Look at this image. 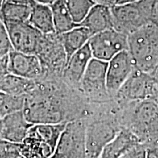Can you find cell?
I'll list each match as a JSON object with an SVG mask.
<instances>
[{
	"mask_svg": "<svg viewBox=\"0 0 158 158\" xmlns=\"http://www.w3.org/2000/svg\"><path fill=\"white\" fill-rule=\"evenodd\" d=\"M128 51L135 68L155 79L158 73V27L153 22L128 35Z\"/></svg>",
	"mask_w": 158,
	"mask_h": 158,
	"instance_id": "1",
	"label": "cell"
},
{
	"mask_svg": "<svg viewBox=\"0 0 158 158\" xmlns=\"http://www.w3.org/2000/svg\"><path fill=\"white\" fill-rule=\"evenodd\" d=\"M156 0H140L126 5H114L111 7L114 29L128 35L143 26L152 22Z\"/></svg>",
	"mask_w": 158,
	"mask_h": 158,
	"instance_id": "2",
	"label": "cell"
},
{
	"mask_svg": "<svg viewBox=\"0 0 158 158\" xmlns=\"http://www.w3.org/2000/svg\"><path fill=\"white\" fill-rule=\"evenodd\" d=\"M86 122L77 118L67 122L61 134L54 158H86Z\"/></svg>",
	"mask_w": 158,
	"mask_h": 158,
	"instance_id": "3",
	"label": "cell"
},
{
	"mask_svg": "<svg viewBox=\"0 0 158 158\" xmlns=\"http://www.w3.org/2000/svg\"><path fill=\"white\" fill-rule=\"evenodd\" d=\"M88 43L93 58L107 62L122 51L128 50L127 35L114 29L92 35Z\"/></svg>",
	"mask_w": 158,
	"mask_h": 158,
	"instance_id": "4",
	"label": "cell"
},
{
	"mask_svg": "<svg viewBox=\"0 0 158 158\" xmlns=\"http://www.w3.org/2000/svg\"><path fill=\"white\" fill-rule=\"evenodd\" d=\"M4 24L13 50L24 54H37L43 35L40 31L33 27L28 21Z\"/></svg>",
	"mask_w": 158,
	"mask_h": 158,
	"instance_id": "5",
	"label": "cell"
},
{
	"mask_svg": "<svg viewBox=\"0 0 158 158\" xmlns=\"http://www.w3.org/2000/svg\"><path fill=\"white\" fill-rule=\"evenodd\" d=\"M129 51H123L108 62L106 89L108 94H116L135 70Z\"/></svg>",
	"mask_w": 158,
	"mask_h": 158,
	"instance_id": "6",
	"label": "cell"
},
{
	"mask_svg": "<svg viewBox=\"0 0 158 158\" xmlns=\"http://www.w3.org/2000/svg\"><path fill=\"white\" fill-rule=\"evenodd\" d=\"M118 132L108 122L102 120L89 123L86 122V158H98L104 147L115 137Z\"/></svg>",
	"mask_w": 158,
	"mask_h": 158,
	"instance_id": "7",
	"label": "cell"
},
{
	"mask_svg": "<svg viewBox=\"0 0 158 158\" xmlns=\"http://www.w3.org/2000/svg\"><path fill=\"white\" fill-rule=\"evenodd\" d=\"M134 128L137 136L158 140V104L149 99L140 101L134 114Z\"/></svg>",
	"mask_w": 158,
	"mask_h": 158,
	"instance_id": "8",
	"label": "cell"
},
{
	"mask_svg": "<svg viewBox=\"0 0 158 158\" xmlns=\"http://www.w3.org/2000/svg\"><path fill=\"white\" fill-rule=\"evenodd\" d=\"M156 80L153 77L135 69L116 94L127 100L142 101L150 99Z\"/></svg>",
	"mask_w": 158,
	"mask_h": 158,
	"instance_id": "9",
	"label": "cell"
},
{
	"mask_svg": "<svg viewBox=\"0 0 158 158\" xmlns=\"http://www.w3.org/2000/svg\"><path fill=\"white\" fill-rule=\"evenodd\" d=\"M10 73L36 81L43 76V68L36 54H29L12 50L8 54Z\"/></svg>",
	"mask_w": 158,
	"mask_h": 158,
	"instance_id": "10",
	"label": "cell"
},
{
	"mask_svg": "<svg viewBox=\"0 0 158 158\" xmlns=\"http://www.w3.org/2000/svg\"><path fill=\"white\" fill-rule=\"evenodd\" d=\"M108 62L92 58L89 63L79 84L87 95L94 97L108 94L106 89V73Z\"/></svg>",
	"mask_w": 158,
	"mask_h": 158,
	"instance_id": "11",
	"label": "cell"
},
{
	"mask_svg": "<svg viewBox=\"0 0 158 158\" xmlns=\"http://www.w3.org/2000/svg\"><path fill=\"white\" fill-rule=\"evenodd\" d=\"M0 138L12 143H21L27 137L32 124L26 118L23 110L14 112L1 118Z\"/></svg>",
	"mask_w": 158,
	"mask_h": 158,
	"instance_id": "12",
	"label": "cell"
},
{
	"mask_svg": "<svg viewBox=\"0 0 158 158\" xmlns=\"http://www.w3.org/2000/svg\"><path fill=\"white\" fill-rule=\"evenodd\" d=\"M141 142L132 130H119L115 137L104 147L98 158H122L130 149Z\"/></svg>",
	"mask_w": 158,
	"mask_h": 158,
	"instance_id": "13",
	"label": "cell"
},
{
	"mask_svg": "<svg viewBox=\"0 0 158 158\" xmlns=\"http://www.w3.org/2000/svg\"><path fill=\"white\" fill-rule=\"evenodd\" d=\"M79 26L87 28L92 35L114 29L111 7L101 4H95Z\"/></svg>",
	"mask_w": 158,
	"mask_h": 158,
	"instance_id": "14",
	"label": "cell"
},
{
	"mask_svg": "<svg viewBox=\"0 0 158 158\" xmlns=\"http://www.w3.org/2000/svg\"><path fill=\"white\" fill-rule=\"evenodd\" d=\"M93 58L87 43L65 62L64 76L73 84H79L90 60Z\"/></svg>",
	"mask_w": 158,
	"mask_h": 158,
	"instance_id": "15",
	"label": "cell"
},
{
	"mask_svg": "<svg viewBox=\"0 0 158 158\" xmlns=\"http://www.w3.org/2000/svg\"><path fill=\"white\" fill-rule=\"evenodd\" d=\"M60 36L65 53L66 62L74 53L89 42L92 35L87 28L78 26L70 31L62 33Z\"/></svg>",
	"mask_w": 158,
	"mask_h": 158,
	"instance_id": "16",
	"label": "cell"
},
{
	"mask_svg": "<svg viewBox=\"0 0 158 158\" xmlns=\"http://www.w3.org/2000/svg\"><path fill=\"white\" fill-rule=\"evenodd\" d=\"M67 122L58 124H32L29 128L27 135L32 136L48 143L56 150L61 134L64 130Z\"/></svg>",
	"mask_w": 158,
	"mask_h": 158,
	"instance_id": "17",
	"label": "cell"
},
{
	"mask_svg": "<svg viewBox=\"0 0 158 158\" xmlns=\"http://www.w3.org/2000/svg\"><path fill=\"white\" fill-rule=\"evenodd\" d=\"M28 22L43 35L55 33L52 11L50 6L37 4L31 8Z\"/></svg>",
	"mask_w": 158,
	"mask_h": 158,
	"instance_id": "18",
	"label": "cell"
},
{
	"mask_svg": "<svg viewBox=\"0 0 158 158\" xmlns=\"http://www.w3.org/2000/svg\"><path fill=\"white\" fill-rule=\"evenodd\" d=\"M36 81L9 73L0 82V91L7 94L26 96L36 88Z\"/></svg>",
	"mask_w": 158,
	"mask_h": 158,
	"instance_id": "19",
	"label": "cell"
},
{
	"mask_svg": "<svg viewBox=\"0 0 158 158\" xmlns=\"http://www.w3.org/2000/svg\"><path fill=\"white\" fill-rule=\"evenodd\" d=\"M19 152L25 158H51L55 150L48 143L32 136L27 135L19 143Z\"/></svg>",
	"mask_w": 158,
	"mask_h": 158,
	"instance_id": "20",
	"label": "cell"
},
{
	"mask_svg": "<svg viewBox=\"0 0 158 158\" xmlns=\"http://www.w3.org/2000/svg\"><path fill=\"white\" fill-rule=\"evenodd\" d=\"M50 7L52 11L55 33L61 35L79 26L73 20L64 0H56Z\"/></svg>",
	"mask_w": 158,
	"mask_h": 158,
	"instance_id": "21",
	"label": "cell"
},
{
	"mask_svg": "<svg viewBox=\"0 0 158 158\" xmlns=\"http://www.w3.org/2000/svg\"><path fill=\"white\" fill-rule=\"evenodd\" d=\"M31 11L28 6L4 1L0 8V19L4 23L27 22Z\"/></svg>",
	"mask_w": 158,
	"mask_h": 158,
	"instance_id": "22",
	"label": "cell"
},
{
	"mask_svg": "<svg viewBox=\"0 0 158 158\" xmlns=\"http://www.w3.org/2000/svg\"><path fill=\"white\" fill-rule=\"evenodd\" d=\"M64 2L73 20L78 25L96 4L93 0H64Z\"/></svg>",
	"mask_w": 158,
	"mask_h": 158,
	"instance_id": "23",
	"label": "cell"
},
{
	"mask_svg": "<svg viewBox=\"0 0 158 158\" xmlns=\"http://www.w3.org/2000/svg\"><path fill=\"white\" fill-rule=\"evenodd\" d=\"M13 50L7 29L4 23L0 19V58L7 56Z\"/></svg>",
	"mask_w": 158,
	"mask_h": 158,
	"instance_id": "24",
	"label": "cell"
},
{
	"mask_svg": "<svg viewBox=\"0 0 158 158\" xmlns=\"http://www.w3.org/2000/svg\"><path fill=\"white\" fill-rule=\"evenodd\" d=\"M122 158H147V144L138 143L124 154Z\"/></svg>",
	"mask_w": 158,
	"mask_h": 158,
	"instance_id": "25",
	"label": "cell"
},
{
	"mask_svg": "<svg viewBox=\"0 0 158 158\" xmlns=\"http://www.w3.org/2000/svg\"><path fill=\"white\" fill-rule=\"evenodd\" d=\"M10 73L8 68V55L0 58V82Z\"/></svg>",
	"mask_w": 158,
	"mask_h": 158,
	"instance_id": "26",
	"label": "cell"
},
{
	"mask_svg": "<svg viewBox=\"0 0 158 158\" xmlns=\"http://www.w3.org/2000/svg\"><path fill=\"white\" fill-rule=\"evenodd\" d=\"M147 158H158V141L147 145Z\"/></svg>",
	"mask_w": 158,
	"mask_h": 158,
	"instance_id": "27",
	"label": "cell"
},
{
	"mask_svg": "<svg viewBox=\"0 0 158 158\" xmlns=\"http://www.w3.org/2000/svg\"><path fill=\"white\" fill-rule=\"evenodd\" d=\"M5 1L10 2L18 4V5H25L28 6V7H34L35 5H37V2L35 0H5Z\"/></svg>",
	"mask_w": 158,
	"mask_h": 158,
	"instance_id": "28",
	"label": "cell"
},
{
	"mask_svg": "<svg viewBox=\"0 0 158 158\" xmlns=\"http://www.w3.org/2000/svg\"><path fill=\"white\" fill-rule=\"evenodd\" d=\"M7 96V94H6L5 92H1V91H0V118H1L2 110L4 105H5Z\"/></svg>",
	"mask_w": 158,
	"mask_h": 158,
	"instance_id": "29",
	"label": "cell"
},
{
	"mask_svg": "<svg viewBox=\"0 0 158 158\" xmlns=\"http://www.w3.org/2000/svg\"><path fill=\"white\" fill-rule=\"evenodd\" d=\"M140 0H116L115 5H126V4H132L137 2Z\"/></svg>",
	"mask_w": 158,
	"mask_h": 158,
	"instance_id": "30",
	"label": "cell"
},
{
	"mask_svg": "<svg viewBox=\"0 0 158 158\" xmlns=\"http://www.w3.org/2000/svg\"><path fill=\"white\" fill-rule=\"evenodd\" d=\"M152 22L155 23V24L157 25L158 27V3L157 2L156 4L155 13H154V15H153Z\"/></svg>",
	"mask_w": 158,
	"mask_h": 158,
	"instance_id": "31",
	"label": "cell"
},
{
	"mask_svg": "<svg viewBox=\"0 0 158 158\" xmlns=\"http://www.w3.org/2000/svg\"><path fill=\"white\" fill-rule=\"evenodd\" d=\"M37 4H41V5L51 6L56 0H35Z\"/></svg>",
	"mask_w": 158,
	"mask_h": 158,
	"instance_id": "32",
	"label": "cell"
},
{
	"mask_svg": "<svg viewBox=\"0 0 158 158\" xmlns=\"http://www.w3.org/2000/svg\"><path fill=\"white\" fill-rule=\"evenodd\" d=\"M15 158H25L24 157H23V156L22 155H21V154H20V155H18L17 156V157H15Z\"/></svg>",
	"mask_w": 158,
	"mask_h": 158,
	"instance_id": "33",
	"label": "cell"
},
{
	"mask_svg": "<svg viewBox=\"0 0 158 158\" xmlns=\"http://www.w3.org/2000/svg\"><path fill=\"white\" fill-rule=\"evenodd\" d=\"M4 1H5V0H0V8H1L2 5Z\"/></svg>",
	"mask_w": 158,
	"mask_h": 158,
	"instance_id": "34",
	"label": "cell"
},
{
	"mask_svg": "<svg viewBox=\"0 0 158 158\" xmlns=\"http://www.w3.org/2000/svg\"><path fill=\"white\" fill-rule=\"evenodd\" d=\"M1 128H2V122H1V118H0V134H1Z\"/></svg>",
	"mask_w": 158,
	"mask_h": 158,
	"instance_id": "35",
	"label": "cell"
},
{
	"mask_svg": "<svg viewBox=\"0 0 158 158\" xmlns=\"http://www.w3.org/2000/svg\"><path fill=\"white\" fill-rule=\"evenodd\" d=\"M155 80H156V81H157V82L158 83V73H157V76H156Z\"/></svg>",
	"mask_w": 158,
	"mask_h": 158,
	"instance_id": "36",
	"label": "cell"
},
{
	"mask_svg": "<svg viewBox=\"0 0 158 158\" xmlns=\"http://www.w3.org/2000/svg\"><path fill=\"white\" fill-rule=\"evenodd\" d=\"M156 1H157V2L158 3V0H156Z\"/></svg>",
	"mask_w": 158,
	"mask_h": 158,
	"instance_id": "37",
	"label": "cell"
},
{
	"mask_svg": "<svg viewBox=\"0 0 158 158\" xmlns=\"http://www.w3.org/2000/svg\"><path fill=\"white\" fill-rule=\"evenodd\" d=\"M51 158H54V157H51Z\"/></svg>",
	"mask_w": 158,
	"mask_h": 158,
	"instance_id": "38",
	"label": "cell"
},
{
	"mask_svg": "<svg viewBox=\"0 0 158 158\" xmlns=\"http://www.w3.org/2000/svg\"><path fill=\"white\" fill-rule=\"evenodd\" d=\"M157 141H158V140H157Z\"/></svg>",
	"mask_w": 158,
	"mask_h": 158,
	"instance_id": "39",
	"label": "cell"
}]
</instances>
